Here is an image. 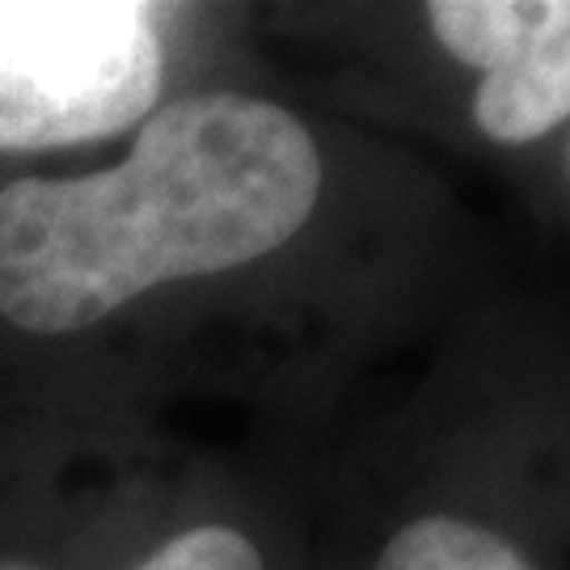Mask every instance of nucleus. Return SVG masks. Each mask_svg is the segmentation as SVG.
Returning a JSON list of instances; mask_svg holds the SVG:
<instances>
[{
  "mask_svg": "<svg viewBox=\"0 0 570 570\" xmlns=\"http://www.w3.org/2000/svg\"><path fill=\"white\" fill-rule=\"evenodd\" d=\"M553 0H435L428 26L456 63L487 72L550 18Z\"/></svg>",
  "mask_w": 570,
  "mask_h": 570,
  "instance_id": "nucleus-5",
  "label": "nucleus"
},
{
  "mask_svg": "<svg viewBox=\"0 0 570 570\" xmlns=\"http://www.w3.org/2000/svg\"><path fill=\"white\" fill-rule=\"evenodd\" d=\"M161 77L140 0H0V153L110 140L157 110Z\"/></svg>",
  "mask_w": 570,
  "mask_h": 570,
  "instance_id": "nucleus-2",
  "label": "nucleus"
},
{
  "mask_svg": "<svg viewBox=\"0 0 570 570\" xmlns=\"http://www.w3.org/2000/svg\"><path fill=\"white\" fill-rule=\"evenodd\" d=\"M322 199V153L292 110L195 94L144 119L115 169L0 190V317L26 334L106 322L169 279L275 254Z\"/></svg>",
  "mask_w": 570,
  "mask_h": 570,
  "instance_id": "nucleus-1",
  "label": "nucleus"
},
{
  "mask_svg": "<svg viewBox=\"0 0 570 570\" xmlns=\"http://www.w3.org/2000/svg\"><path fill=\"white\" fill-rule=\"evenodd\" d=\"M0 570H39L30 562L0 558ZM136 570H266L258 546L245 532L228 524H199L169 537L161 550H153Z\"/></svg>",
  "mask_w": 570,
  "mask_h": 570,
  "instance_id": "nucleus-6",
  "label": "nucleus"
},
{
  "mask_svg": "<svg viewBox=\"0 0 570 570\" xmlns=\"http://www.w3.org/2000/svg\"><path fill=\"white\" fill-rule=\"evenodd\" d=\"M372 570H537L508 537L465 515H419L385 541Z\"/></svg>",
  "mask_w": 570,
  "mask_h": 570,
  "instance_id": "nucleus-4",
  "label": "nucleus"
},
{
  "mask_svg": "<svg viewBox=\"0 0 570 570\" xmlns=\"http://www.w3.org/2000/svg\"><path fill=\"white\" fill-rule=\"evenodd\" d=\"M570 115V4L553 0L550 18L503 60H494L473 94V119L494 144H532Z\"/></svg>",
  "mask_w": 570,
  "mask_h": 570,
  "instance_id": "nucleus-3",
  "label": "nucleus"
}]
</instances>
